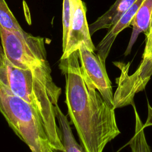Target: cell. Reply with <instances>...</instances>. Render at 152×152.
Returning a JSON list of instances; mask_svg holds the SVG:
<instances>
[{
    "instance_id": "30bf717a",
    "label": "cell",
    "mask_w": 152,
    "mask_h": 152,
    "mask_svg": "<svg viewBox=\"0 0 152 152\" xmlns=\"http://www.w3.org/2000/svg\"><path fill=\"white\" fill-rule=\"evenodd\" d=\"M137 0H116L115 3L103 15L93 23L88 24L90 35L97 31L110 28L121 18Z\"/></svg>"
},
{
    "instance_id": "6da1fadb",
    "label": "cell",
    "mask_w": 152,
    "mask_h": 152,
    "mask_svg": "<svg viewBox=\"0 0 152 152\" xmlns=\"http://www.w3.org/2000/svg\"><path fill=\"white\" fill-rule=\"evenodd\" d=\"M59 68L66 77L68 113L86 152H103L120 133L115 109L110 107L81 67L78 50L61 59Z\"/></svg>"
},
{
    "instance_id": "277c9868",
    "label": "cell",
    "mask_w": 152,
    "mask_h": 152,
    "mask_svg": "<svg viewBox=\"0 0 152 152\" xmlns=\"http://www.w3.org/2000/svg\"><path fill=\"white\" fill-rule=\"evenodd\" d=\"M1 46L5 59L20 69H30L48 61L44 39L26 31L12 33L0 26Z\"/></svg>"
},
{
    "instance_id": "7a4b0ae2",
    "label": "cell",
    "mask_w": 152,
    "mask_h": 152,
    "mask_svg": "<svg viewBox=\"0 0 152 152\" xmlns=\"http://www.w3.org/2000/svg\"><path fill=\"white\" fill-rule=\"evenodd\" d=\"M0 80L11 91L30 104L41 118L52 148L65 152L57 125L55 107L61 88L53 81L48 61L30 69L17 68L5 59Z\"/></svg>"
},
{
    "instance_id": "8fae6325",
    "label": "cell",
    "mask_w": 152,
    "mask_h": 152,
    "mask_svg": "<svg viewBox=\"0 0 152 152\" xmlns=\"http://www.w3.org/2000/svg\"><path fill=\"white\" fill-rule=\"evenodd\" d=\"M55 115L58 122L61 133V140L65 152H86L83 147L76 141L66 115H65L58 104L55 107Z\"/></svg>"
},
{
    "instance_id": "2e32d148",
    "label": "cell",
    "mask_w": 152,
    "mask_h": 152,
    "mask_svg": "<svg viewBox=\"0 0 152 152\" xmlns=\"http://www.w3.org/2000/svg\"><path fill=\"white\" fill-rule=\"evenodd\" d=\"M49 152H58V151H57V150L53 149V148H52L49 151Z\"/></svg>"
},
{
    "instance_id": "9c48e42d",
    "label": "cell",
    "mask_w": 152,
    "mask_h": 152,
    "mask_svg": "<svg viewBox=\"0 0 152 152\" xmlns=\"http://www.w3.org/2000/svg\"><path fill=\"white\" fill-rule=\"evenodd\" d=\"M151 19L152 0H144L130 22V26L132 27V31L124 53L125 56H127L131 53L132 46L140 33H144L145 36L147 34Z\"/></svg>"
},
{
    "instance_id": "ba28073f",
    "label": "cell",
    "mask_w": 152,
    "mask_h": 152,
    "mask_svg": "<svg viewBox=\"0 0 152 152\" xmlns=\"http://www.w3.org/2000/svg\"><path fill=\"white\" fill-rule=\"evenodd\" d=\"M144 0H137L116 23L108 29V31L96 48L97 55L104 62L108 56L112 46L119 33L130 26V22Z\"/></svg>"
},
{
    "instance_id": "52a82bcc",
    "label": "cell",
    "mask_w": 152,
    "mask_h": 152,
    "mask_svg": "<svg viewBox=\"0 0 152 152\" xmlns=\"http://www.w3.org/2000/svg\"><path fill=\"white\" fill-rule=\"evenodd\" d=\"M71 10V27L66 46L62 50L61 59L66 58L71 53L78 49L84 43L91 50L95 51L89 33L86 18V7L82 0H69Z\"/></svg>"
},
{
    "instance_id": "4fadbf2b",
    "label": "cell",
    "mask_w": 152,
    "mask_h": 152,
    "mask_svg": "<svg viewBox=\"0 0 152 152\" xmlns=\"http://www.w3.org/2000/svg\"><path fill=\"white\" fill-rule=\"evenodd\" d=\"M0 26L12 33H24V31L10 10L5 0H0Z\"/></svg>"
},
{
    "instance_id": "8992f818",
    "label": "cell",
    "mask_w": 152,
    "mask_h": 152,
    "mask_svg": "<svg viewBox=\"0 0 152 152\" xmlns=\"http://www.w3.org/2000/svg\"><path fill=\"white\" fill-rule=\"evenodd\" d=\"M78 53L81 67L88 74L105 102L114 109L112 87L106 69L105 62L84 43L80 45Z\"/></svg>"
},
{
    "instance_id": "7c38bea8",
    "label": "cell",
    "mask_w": 152,
    "mask_h": 152,
    "mask_svg": "<svg viewBox=\"0 0 152 152\" xmlns=\"http://www.w3.org/2000/svg\"><path fill=\"white\" fill-rule=\"evenodd\" d=\"M131 105L134 109L135 120L134 134L129 141L131 151L132 152H152L146 140L144 133L145 126L141 121L134 102Z\"/></svg>"
},
{
    "instance_id": "9a60e30c",
    "label": "cell",
    "mask_w": 152,
    "mask_h": 152,
    "mask_svg": "<svg viewBox=\"0 0 152 152\" xmlns=\"http://www.w3.org/2000/svg\"><path fill=\"white\" fill-rule=\"evenodd\" d=\"M151 40H152V19H151V24H150V26L148 33L145 36V45L148 43Z\"/></svg>"
},
{
    "instance_id": "3957f363",
    "label": "cell",
    "mask_w": 152,
    "mask_h": 152,
    "mask_svg": "<svg viewBox=\"0 0 152 152\" xmlns=\"http://www.w3.org/2000/svg\"><path fill=\"white\" fill-rule=\"evenodd\" d=\"M0 112L31 152H49L52 148L43 122L34 109L1 80Z\"/></svg>"
},
{
    "instance_id": "5b68a950",
    "label": "cell",
    "mask_w": 152,
    "mask_h": 152,
    "mask_svg": "<svg viewBox=\"0 0 152 152\" xmlns=\"http://www.w3.org/2000/svg\"><path fill=\"white\" fill-rule=\"evenodd\" d=\"M121 70L120 76L116 79L118 87L113 94L115 109L134 102L135 94L144 90L152 75V40L145 45L141 61L136 71L128 74L129 62H114Z\"/></svg>"
},
{
    "instance_id": "5bb4252c",
    "label": "cell",
    "mask_w": 152,
    "mask_h": 152,
    "mask_svg": "<svg viewBox=\"0 0 152 152\" xmlns=\"http://www.w3.org/2000/svg\"><path fill=\"white\" fill-rule=\"evenodd\" d=\"M5 66V55L2 46L0 45V70L3 69Z\"/></svg>"
}]
</instances>
